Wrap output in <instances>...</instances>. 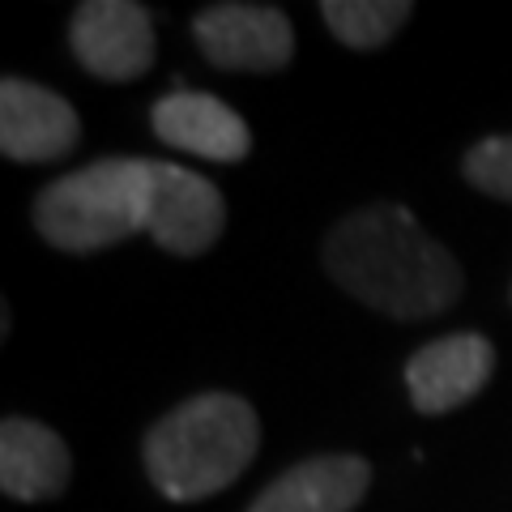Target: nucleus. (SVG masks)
Instances as JSON below:
<instances>
[{
	"mask_svg": "<svg viewBox=\"0 0 512 512\" xmlns=\"http://www.w3.org/2000/svg\"><path fill=\"white\" fill-rule=\"evenodd\" d=\"M192 39L214 69L227 73H278L295 56V26L278 5H205L192 18Z\"/></svg>",
	"mask_w": 512,
	"mask_h": 512,
	"instance_id": "4",
	"label": "nucleus"
},
{
	"mask_svg": "<svg viewBox=\"0 0 512 512\" xmlns=\"http://www.w3.org/2000/svg\"><path fill=\"white\" fill-rule=\"evenodd\" d=\"M227 231V201L205 175L154 158L150 239L171 256H205Z\"/></svg>",
	"mask_w": 512,
	"mask_h": 512,
	"instance_id": "6",
	"label": "nucleus"
},
{
	"mask_svg": "<svg viewBox=\"0 0 512 512\" xmlns=\"http://www.w3.org/2000/svg\"><path fill=\"white\" fill-rule=\"evenodd\" d=\"M69 47L99 82H137L154 64V18L133 0H86L73 9Z\"/></svg>",
	"mask_w": 512,
	"mask_h": 512,
	"instance_id": "5",
	"label": "nucleus"
},
{
	"mask_svg": "<svg viewBox=\"0 0 512 512\" xmlns=\"http://www.w3.org/2000/svg\"><path fill=\"white\" fill-rule=\"evenodd\" d=\"M73 474V453L52 427L35 419H5L0 427V491L9 500L39 504L56 500L69 487Z\"/></svg>",
	"mask_w": 512,
	"mask_h": 512,
	"instance_id": "11",
	"label": "nucleus"
},
{
	"mask_svg": "<svg viewBox=\"0 0 512 512\" xmlns=\"http://www.w3.org/2000/svg\"><path fill=\"white\" fill-rule=\"evenodd\" d=\"M466 180L495 201H512V137H483L461 158Z\"/></svg>",
	"mask_w": 512,
	"mask_h": 512,
	"instance_id": "13",
	"label": "nucleus"
},
{
	"mask_svg": "<svg viewBox=\"0 0 512 512\" xmlns=\"http://www.w3.org/2000/svg\"><path fill=\"white\" fill-rule=\"evenodd\" d=\"M372 483V466L359 453H316L282 470L248 512H355Z\"/></svg>",
	"mask_w": 512,
	"mask_h": 512,
	"instance_id": "10",
	"label": "nucleus"
},
{
	"mask_svg": "<svg viewBox=\"0 0 512 512\" xmlns=\"http://www.w3.org/2000/svg\"><path fill=\"white\" fill-rule=\"evenodd\" d=\"M150 124H154L158 141H167L171 150L210 158V163H244L252 154V133H248L244 116L201 90L163 94L150 111Z\"/></svg>",
	"mask_w": 512,
	"mask_h": 512,
	"instance_id": "9",
	"label": "nucleus"
},
{
	"mask_svg": "<svg viewBox=\"0 0 512 512\" xmlns=\"http://www.w3.org/2000/svg\"><path fill=\"white\" fill-rule=\"evenodd\" d=\"M320 261L350 299L393 320L440 316L466 291L457 256L389 201L346 214L320 244Z\"/></svg>",
	"mask_w": 512,
	"mask_h": 512,
	"instance_id": "1",
	"label": "nucleus"
},
{
	"mask_svg": "<svg viewBox=\"0 0 512 512\" xmlns=\"http://www.w3.org/2000/svg\"><path fill=\"white\" fill-rule=\"evenodd\" d=\"M154 158H99L35 197V231L60 252H99L150 231Z\"/></svg>",
	"mask_w": 512,
	"mask_h": 512,
	"instance_id": "3",
	"label": "nucleus"
},
{
	"mask_svg": "<svg viewBox=\"0 0 512 512\" xmlns=\"http://www.w3.org/2000/svg\"><path fill=\"white\" fill-rule=\"evenodd\" d=\"M495 372V346L483 333H448L414 350L406 363V389L419 414H448L474 402Z\"/></svg>",
	"mask_w": 512,
	"mask_h": 512,
	"instance_id": "8",
	"label": "nucleus"
},
{
	"mask_svg": "<svg viewBox=\"0 0 512 512\" xmlns=\"http://www.w3.org/2000/svg\"><path fill=\"white\" fill-rule=\"evenodd\" d=\"M320 18L355 52H376L414 18L410 0H325Z\"/></svg>",
	"mask_w": 512,
	"mask_h": 512,
	"instance_id": "12",
	"label": "nucleus"
},
{
	"mask_svg": "<svg viewBox=\"0 0 512 512\" xmlns=\"http://www.w3.org/2000/svg\"><path fill=\"white\" fill-rule=\"evenodd\" d=\"M256 448H261L256 410L244 397L214 389L167 410L141 440V461L167 500L197 504L231 487L252 466Z\"/></svg>",
	"mask_w": 512,
	"mask_h": 512,
	"instance_id": "2",
	"label": "nucleus"
},
{
	"mask_svg": "<svg viewBox=\"0 0 512 512\" xmlns=\"http://www.w3.org/2000/svg\"><path fill=\"white\" fill-rule=\"evenodd\" d=\"M77 137H82V120H77L69 99L26 82V77L0 82V154L5 158L52 163L77 146Z\"/></svg>",
	"mask_w": 512,
	"mask_h": 512,
	"instance_id": "7",
	"label": "nucleus"
}]
</instances>
